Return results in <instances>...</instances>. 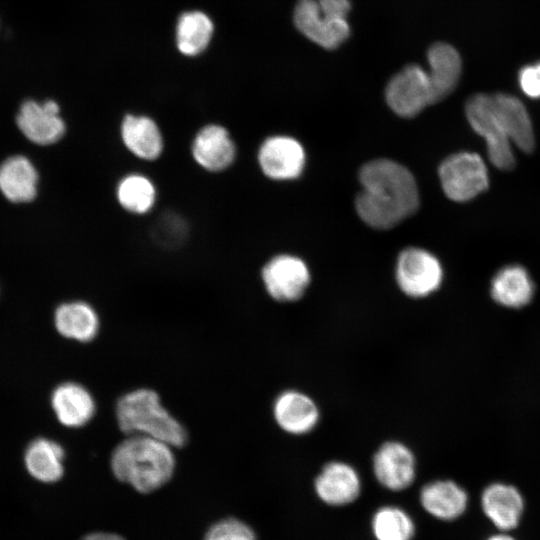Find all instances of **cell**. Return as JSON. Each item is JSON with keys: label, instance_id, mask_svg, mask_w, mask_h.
<instances>
[{"label": "cell", "instance_id": "6da1fadb", "mask_svg": "<svg viewBox=\"0 0 540 540\" xmlns=\"http://www.w3.org/2000/svg\"><path fill=\"white\" fill-rule=\"evenodd\" d=\"M362 190L356 210L369 226L389 229L412 215L419 206L418 188L413 175L388 159L365 164L359 173Z\"/></svg>", "mask_w": 540, "mask_h": 540}, {"label": "cell", "instance_id": "7a4b0ae2", "mask_svg": "<svg viewBox=\"0 0 540 540\" xmlns=\"http://www.w3.org/2000/svg\"><path fill=\"white\" fill-rule=\"evenodd\" d=\"M169 444L145 435H128L113 450L110 466L114 476L140 493L165 485L175 469Z\"/></svg>", "mask_w": 540, "mask_h": 540}, {"label": "cell", "instance_id": "3957f363", "mask_svg": "<svg viewBox=\"0 0 540 540\" xmlns=\"http://www.w3.org/2000/svg\"><path fill=\"white\" fill-rule=\"evenodd\" d=\"M119 429L128 435H145L180 448L187 443L183 425L162 405L154 390L139 388L121 396L116 403Z\"/></svg>", "mask_w": 540, "mask_h": 540}, {"label": "cell", "instance_id": "277c9868", "mask_svg": "<svg viewBox=\"0 0 540 540\" xmlns=\"http://www.w3.org/2000/svg\"><path fill=\"white\" fill-rule=\"evenodd\" d=\"M465 113L473 130L486 142L490 161L501 170H510L515 158L508 138L488 94H475L465 106Z\"/></svg>", "mask_w": 540, "mask_h": 540}, {"label": "cell", "instance_id": "5b68a950", "mask_svg": "<svg viewBox=\"0 0 540 540\" xmlns=\"http://www.w3.org/2000/svg\"><path fill=\"white\" fill-rule=\"evenodd\" d=\"M439 178L446 196L457 202L473 199L489 185L484 161L472 152H460L446 158L439 167Z\"/></svg>", "mask_w": 540, "mask_h": 540}, {"label": "cell", "instance_id": "8992f818", "mask_svg": "<svg viewBox=\"0 0 540 540\" xmlns=\"http://www.w3.org/2000/svg\"><path fill=\"white\" fill-rule=\"evenodd\" d=\"M443 279L442 267L435 256L419 248H408L398 257L396 280L407 296L426 297L434 293Z\"/></svg>", "mask_w": 540, "mask_h": 540}, {"label": "cell", "instance_id": "52a82bcc", "mask_svg": "<svg viewBox=\"0 0 540 540\" xmlns=\"http://www.w3.org/2000/svg\"><path fill=\"white\" fill-rule=\"evenodd\" d=\"M385 97L389 107L401 117H413L433 104L427 71L418 65H408L389 81Z\"/></svg>", "mask_w": 540, "mask_h": 540}, {"label": "cell", "instance_id": "ba28073f", "mask_svg": "<svg viewBox=\"0 0 540 540\" xmlns=\"http://www.w3.org/2000/svg\"><path fill=\"white\" fill-rule=\"evenodd\" d=\"M262 280L266 291L274 300L293 302L300 299L306 291L310 273L301 259L280 255L264 266Z\"/></svg>", "mask_w": 540, "mask_h": 540}, {"label": "cell", "instance_id": "9c48e42d", "mask_svg": "<svg viewBox=\"0 0 540 540\" xmlns=\"http://www.w3.org/2000/svg\"><path fill=\"white\" fill-rule=\"evenodd\" d=\"M16 122L28 140L43 146L58 142L66 131L60 107L53 100L43 103L25 101L19 109Z\"/></svg>", "mask_w": 540, "mask_h": 540}, {"label": "cell", "instance_id": "30bf717a", "mask_svg": "<svg viewBox=\"0 0 540 540\" xmlns=\"http://www.w3.org/2000/svg\"><path fill=\"white\" fill-rule=\"evenodd\" d=\"M373 472L383 487L392 491L404 490L415 478L414 454L401 442H385L374 454Z\"/></svg>", "mask_w": 540, "mask_h": 540}, {"label": "cell", "instance_id": "8fae6325", "mask_svg": "<svg viewBox=\"0 0 540 540\" xmlns=\"http://www.w3.org/2000/svg\"><path fill=\"white\" fill-rule=\"evenodd\" d=\"M297 29L309 40L326 49H335L349 36L346 19L323 15L316 0H299L294 10Z\"/></svg>", "mask_w": 540, "mask_h": 540}, {"label": "cell", "instance_id": "7c38bea8", "mask_svg": "<svg viewBox=\"0 0 540 540\" xmlns=\"http://www.w3.org/2000/svg\"><path fill=\"white\" fill-rule=\"evenodd\" d=\"M191 155L202 169L218 173L232 165L236 157V146L225 127L208 124L200 128L194 136Z\"/></svg>", "mask_w": 540, "mask_h": 540}, {"label": "cell", "instance_id": "4fadbf2b", "mask_svg": "<svg viewBox=\"0 0 540 540\" xmlns=\"http://www.w3.org/2000/svg\"><path fill=\"white\" fill-rule=\"evenodd\" d=\"M258 162L263 173L271 179H293L303 170L305 153L295 139L273 136L267 138L260 146Z\"/></svg>", "mask_w": 540, "mask_h": 540}, {"label": "cell", "instance_id": "5bb4252c", "mask_svg": "<svg viewBox=\"0 0 540 540\" xmlns=\"http://www.w3.org/2000/svg\"><path fill=\"white\" fill-rule=\"evenodd\" d=\"M273 416L284 432L303 435L316 427L320 413L314 400L307 394L297 390H286L275 399Z\"/></svg>", "mask_w": 540, "mask_h": 540}, {"label": "cell", "instance_id": "9a60e30c", "mask_svg": "<svg viewBox=\"0 0 540 540\" xmlns=\"http://www.w3.org/2000/svg\"><path fill=\"white\" fill-rule=\"evenodd\" d=\"M524 506L521 492L507 483H492L481 494L484 514L502 532L513 530L519 525Z\"/></svg>", "mask_w": 540, "mask_h": 540}, {"label": "cell", "instance_id": "2e32d148", "mask_svg": "<svg viewBox=\"0 0 540 540\" xmlns=\"http://www.w3.org/2000/svg\"><path fill=\"white\" fill-rule=\"evenodd\" d=\"M314 487L323 502L342 506L353 502L359 496L361 481L351 465L332 461L322 468L315 479Z\"/></svg>", "mask_w": 540, "mask_h": 540}, {"label": "cell", "instance_id": "e0dca14e", "mask_svg": "<svg viewBox=\"0 0 540 540\" xmlns=\"http://www.w3.org/2000/svg\"><path fill=\"white\" fill-rule=\"evenodd\" d=\"M120 138L131 154L144 161L157 160L164 150L159 126L145 115L127 114L120 125Z\"/></svg>", "mask_w": 540, "mask_h": 540}, {"label": "cell", "instance_id": "ac0fdd59", "mask_svg": "<svg viewBox=\"0 0 540 540\" xmlns=\"http://www.w3.org/2000/svg\"><path fill=\"white\" fill-rule=\"evenodd\" d=\"M51 406L57 420L68 428L87 424L96 409L91 393L76 382L58 385L51 394Z\"/></svg>", "mask_w": 540, "mask_h": 540}, {"label": "cell", "instance_id": "d6986e66", "mask_svg": "<svg viewBox=\"0 0 540 540\" xmlns=\"http://www.w3.org/2000/svg\"><path fill=\"white\" fill-rule=\"evenodd\" d=\"M428 77L432 89L433 103L446 98L457 86L462 62L457 50L443 42L433 44L427 54Z\"/></svg>", "mask_w": 540, "mask_h": 540}, {"label": "cell", "instance_id": "ffe728a7", "mask_svg": "<svg viewBox=\"0 0 540 540\" xmlns=\"http://www.w3.org/2000/svg\"><path fill=\"white\" fill-rule=\"evenodd\" d=\"M491 97L496 114L510 141L524 152L533 151V126L524 104L508 94L497 93Z\"/></svg>", "mask_w": 540, "mask_h": 540}, {"label": "cell", "instance_id": "44dd1931", "mask_svg": "<svg viewBox=\"0 0 540 540\" xmlns=\"http://www.w3.org/2000/svg\"><path fill=\"white\" fill-rule=\"evenodd\" d=\"M423 508L435 518L454 520L468 506V494L452 480H436L426 484L420 492Z\"/></svg>", "mask_w": 540, "mask_h": 540}, {"label": "cell", "instance_id": "7402d4cb", "mask_svg": "<svg viewBox=\"0 0 540 540\" xmlns=\"http://www.w3.org/2000/svg\"><path fill=\"white\" fill-rule=\"evenodd\" d=\"M57 332L71 340L90 342L99 331V317L95 309L84 301L60 304L54 312Z\"/></svg>", "mask_w": 540, "mask_h": 540}, {"label": "cell", "instance_id": "603a6c76", "mask_svg": "<svg viewBox=\"0 0 540 540\" xmlns=\"http://www.w3.org/2000/svg\"><path fill=\"white\" fill-rule=\"evenodd\" d=\"M38 173L31 161L15 155L0 165V191L11 202L24 203L37 194Z\"/></svg>", "mask_w": 540, "mask_h": 540}, {"label": "cell", "instance_id": "cb8c5ba5", "mask_svg": "<svg viewBox=\"0 0 540 540\" xmlns=\"http://www.w3.org/2000/svg\"><path fill=\"white\" fill-rule=\"evenodd\" d=\"M63 447L48 438L32 440L24 452V465L28 473L42 483L59 481L64 474Z\"/></svg>", "mask_w": 540, "mask_h": 540}, {"label": "cell", "instance_id": "d4e9b609", "mask_svg": "<svg viewBox=\"0 0 540 540\" xmlns=\"http://www.w3.org/2000/svg\"><path fill=\"white\" fill-rule=\"evenodd\" d=\"M533 293V282L521 266L512 265L501 269L491 282L492 298L507 308L515 309L527 305Z\"/></svg>", "mask_w": 540, "mask_h": 540}, {"label": "cell", "instance_id": "484cf974", "mask_svg": "<svg viewBox=\"0 0 540 540\" xmlns=\"http://www.w3.org/2000/svg\"><path fill=\"white\" fill-rule=\"evenodd\" d=\"M116 199L125 211L134 215H144L155 206L157 189L154 182L146 175L130 173L118 182Z\"/></svg>", "mask_w": 540, "mask_h": 540}, {"label": "cell", "instance_id": "4316f807", "mask_svg": "<svg viewBox=\"0 0 540 540\" xmlns=\"http://www.w3.org/2000/svg\"><path fill=\"white\" fill-rule=\"evenodd\" d=\"M212 33L213 24L206 14L200 11L186 12L177 23V47L184 55H197L205 50Z\"/></svg>", "mask_w": 540, "mask_h": 540}, {"label": "cell", "instance_id": "83f0119b", "mask_svg": "<svg viewBox=\"0 0 540 540\" xmlns=\"http://www.w3.org/2000/svg\"><path fill=\"white\" fill-rule=\"evenodd\" d=\"M372 528L377 540H411L415 529L409 515L394 506L380 508L373 517Z\"/></svg>", "mask_w": 540, "mask_h": 540}, {"label": "cell", "instance_id": "f1b7e54d", "mask_svg": "<svg viewBox=\"0 0 540 540\" xmlns=\"http://www.w3.org/2000/svg\"><path fill=\"white\" fill-rule=\"evenodd\" d=\"M154 240L165 248L179 246L188 235V225L179 215L169 213L162 215L153 228Z\"/></svg>", "mask_w": 540, "mask_h": 540}, {"label": "cell", "instance_id": "f546056e", "mask_svg": "<svg viewBox=\"0 0 540 540\" xmlns=\"http://www.w3.org/2000/svg\"><path fill=\"white\" fill-rule=\"evenodd\" d=\"M204 540H256L253 530L235 518L222 519L213 524Z\"/></svg>", "mask_w": 540, "mask_h": 540}, {"label": "cell", "instance_id": "4dcf8cb0", "mask_svg": "<svg viewBox=\"0 0 540 540\" xmlns=\"http://www.w3.org/2000/svg\"><path fill=\"white\" fill-rule=\"evenodd\" d=\"M522 91L531 98H540V63L525 66L519 72Z\"/></svg>", "mask_w": 540, "mask_h": 540}, {"label": "cell", "instance_id": "1f68e13d", "mask_svg": "<svg viewBox=\"0 0 540 540\" xmlns=\"http://www.w3.org/2000/svg\"><path fill=\"white\" fill-rule=\"evenodd\" d=\"M323 15L332 19H346L350 10L349 0H316Z\"/></svg>", "mask_w": 540, "mask_h": 540}, {"label": "cell", "instance_id": "d6a6232c", "mask_svg": "<svg viewBox=\"0 0 540 540\" xmlns=\"http://www.w3.org/2000/svg\"><path fill=\"white\" fill-rule=\"evenodd\" d=\"M81 540H124V538L109 532H93L87 534Z\"/></svg>", "mask_w": 540, "mask_h": 540}, {"label": "cell", "instance_id": "836d02e7", "mask_svg": "<svg viewBox=\"0 0 540 540\" xmlns=\"http://www.w3.org/2000/svg\"><path fill=\"white\" fill-rule=\"evenodd\" d=\"M486 540H516L506 532L498 533L488 537Z\"/></svg>", "mask_w": 540, "mask_h": 540}]
</instances>
